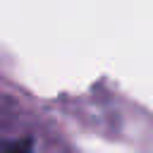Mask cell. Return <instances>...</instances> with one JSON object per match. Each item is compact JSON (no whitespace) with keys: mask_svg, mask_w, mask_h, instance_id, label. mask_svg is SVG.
Returning <instances> with one entry per match:
<instances>
[{"mask_svg":"<svg viewBox=\"0 0 153 153\" xmlns=\"http://www.w3.org/2000/svg\"><path fill=\"white\" fill-rule=\"evenodd\" d=\"M0 153H33V141L31 139H12L0 143Z\"/></svg>","mask_w":153,"mask_h":153,"instance_id":"1","label":"cell"}]
</instances>
